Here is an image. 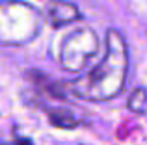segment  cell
Returning <instances> with one entry per match:
<instances>
[{"mask_svg":"<svg viewBox=\"0 0 147 145\" xmlns=\"http://www.w3.org/2000/svg\"><path fill=\"white\" fill-rule=\"evenodd\" d=\"M129 108L132 110L134 113H140V115L147 113V89L145 87L134 89V93L130 95V99H129Z\"/></svg>","mask_w":147,"mask_h":145,"instance_id":"5","label":"cell"},{"mask_svg":"<svg viewBox=\"0 0 147 145\" xmlns=\"http://www.w3.org/2000/svg\"><path fill=\"white\" fill-rule=\"evenodd\" d=\"M50 123L61 128H75L78 125V121L65 110H56V112H50Z\"/></svg>","mask_w":147,"mask_h":145,"instance_id":"6","label":"cell"},{"mask_svg":"<svg viewBox=\"0 0 147 145\" xmlns=\"http://www.w3.org/2000/svg\"><path fill=\"white\" fill-rule=\"evenodd\" d=\"M17 145H32V143H30V140H19Z\"/></svg>","mask_w":147,"mask_h":145,"instance_id":"7","label":"cell"},{"mask_svg":"<svg viewBox=\"0 0 147 145\" xmlns=\"http://www.w3.org/2000/svg\"><path fill=\"white\" fill-rule=\"evenodd\" d=\"M45 17L54 28H61L65 24L78 21L80 11L75 4L65 2V0H49L47 7H45Z\"/></svg>","mask_w":147,"mask_h":145,"instance_id":"4","label":"cell"},{"mask_svg":"<svg viewBox=\"0 0 147 145\" xmlns=\"http://www.w3.org/2000/svg\"><path fill=\"white\" fill-rule=\"evenodd\" d=\"M99 52V37L88 26L73 30L65 36L60 47V63L65 71L78 72L97 56Z\"/></svg>","mask_w":147,"mask_h":145,"instance_id":"3","label":"cell"},{"mask_svg":"<svg viewBox=\"0 0 147 145\" xmlns=\"http://www.w3.org/2000/svg\"><path fill=\"white\" fill-rule=\"evenodd\" d=\"M43 24L41 13L22 0L0 2V43L26 45L36 39Z\"/></svg>","mask_w":147,"mask_h":145,"instance_id":"2","label":"cell"},{"mask_svg":"<svg viewBox=\"0 0 147 145\" xmlns=\"http://www.w3.org/2000/svg\"><path fill=\"white\" fill-rule=\"evenodd\" d=\"M129 69V52L123 36L117 30H108L106 52L90 72L73 80L71 91L84 101H110L121 93Z\"/></svg>","mask_w":147,"mask_h":145,"instance_id":"1","label":"cell"}]
</instances>
